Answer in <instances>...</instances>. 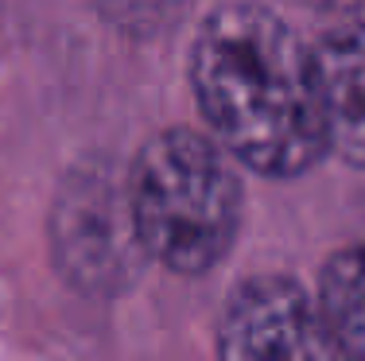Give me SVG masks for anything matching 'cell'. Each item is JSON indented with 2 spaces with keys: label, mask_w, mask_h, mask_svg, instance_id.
<instances>
[{
  "label": "cell",
  "mask_w": 365,
  "mask_h": 361,
  "mask_svg": "<svg viewBox=\"0 0 365 361\" xmlns=\"http://www.w3.org/2000/svg\"><path fill=\"white\" fill-rule=\"evenodd\" d=\"M206 132L260 179H299L330 156L315 47L260 0H225L190 47Z\"/></svg>",
  "instance_id": "1"
},
{
  "label": "cell",
  "mask_w": 365,
  "mask_h": 361,
  "mask_svg": "<svg viewBox=\"0 0 365 361\" xmlns=\"http://www.w3.org/2000/svg\"><path fill=\"white\" fill-rule=\"evenodd\" d=\"M315 299L338 354L365 361V245H346L327 256Z\"/></svg>",
  "instance_id": "6"
},
{
  "label": "cell",
  "mask_w": 365,
  "mask_h": 361,
  "mask_svg": "<svg viewBox=\"0 0 365 361\" xmlns=\"http://www.w3.org/2000/svg\"><path fill=\"white\" fill-rule=\"evenodd\" d=\"M241 163L210 132H155L128 167L133 218L148 256L175 276H206L233 253L245 221Z\"/></svg>",
  "instance_id": "2"
},
{
  "label": "cell",
  "mask_w": 365,
  "mask_h": 361,
  "mask_svg": "<svg viewBox=\"0 0 365 361\" xmlns=\"http://www.w3.org/2000/svg\"><path fill=\"white\" fill-rule=\"evenodd\" d=\"M47 241L55 272L90 299H117L152 264L133 218L128 167L106 152L74 159L51 199Z\"/></svg>",
  "instance_id": "3"
},
{
  "label": "cell",
  "mask_w": 365,
  "mask_h": 361,
  "mask_svg": "<svg viewBox=\"0 0 365 361\" xmlns=\"http://www.w3.org/2000/svg\"><path fill=\"white\" fill-rule=\"evenodd\" d=\"M330 152L365 171V20L327 28L315 43Z\"/></svg>",
  "instance_id": "5"
},
{
  "label": "cell",
  "mask_w": 365,
  "mask_h": 361,
  "mask_svg": "<svg viewBox=\"0 0 365 361\" xmlns=\"http://www.w3.org/2000/svg\"><path fill=\"white\" fill-rule=\"evenodd\" d=\"M214 354L230 361L342 357L327 334L319 299L280 272H257L233 283L214 326Z\"/></svg>",
  "instance_id": "4"
}]
</instances>
